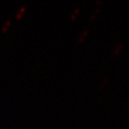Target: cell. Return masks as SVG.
<instances>
[{
  "mask_svg": "<svg viewBox=\"0 0 129 129\" xmlns=\"http://www.w3.org/2000/svg\"><path fill=\"white\" fill-rule=\"evenodd\" d=\"M10 20H8V21L4 24V26L3 27V30H5L6 29V27H7L9 25H10Z\"/></svg>",
  "mask_w": 129,
  "mask_h": 129,
  "instance_id": "7",
  "label": "cell"
},
{
  "mask_svg": "<svg viewBox=\"0 0 129 129\" xmlns=\"http://www.w3.org/2000/svg\"><path fill=\"white\" fill-rule=\"evenodd\" d=\"M87 33H88V31H87V30H85V31H83V33H82V34L80 35L79 41H82V40H83V39L85 38V37L86 36Z\"/></svg>",
  "mask_w": 129,
  "mask_h": 129,
  "instance_id": "3",
  "label": "cell"
},
{
  "mask_svg": "<svg viewBox=\"0 0 129 129\" xmlns=\"http://www.w3.org/2000/svg\"><path fill=\"white\" fill-rule=\"evenodd\" d=\"M123 46H124V44L122 42H121V41L116 42L113 49H112V56H117L119 53L122 50Z\"/></svg>",
  "mask_w": 129,
  "mask_h": 129,
  "instance_id": "1",
  "label": "cell"
},
{
  "mask_svg": "<svg viewBox=\"0 0 129 129\" xmlns=\"http://www.w3.org/2000/svg\"><path fill=\"white\" fill-rule=\"evenodd\" d=\"M25 10H26V7L25 6H23L22 8H20V10H19V11H18L17 13H16V17L17 18H20V16H21V15H23V13H24V11H25Z\"/></svg>",
  "mask_w": 129,
  "mask_h": 129,
  "instance_id": "2",
  "label": "cell"
},
{
  "mask_svg": "<svg viewBox=\"0 0 129 129\" xmlns=\"http://www.w3.org/2000/svg\"><path fill=\"white\" fill-rule=\"evenodd\" d=\"M79 7L76 8V10H75L74 11H73V13H72V16H71V17L72 18V19H74V18L76 17V14L79 13Z\"/></svg>",
  "mask_w": 129,
  "mask_h": 129,
  "instance_id": "4",
  "label": "cell"
},
{
  "mask_svg": "<svg viewBox=\"0 0 129 129\" xmlns=\"http://www.w3.org/2000/svg\"><path fill=\"white\" fill-rule=\"evenodd\" d=\"M107 79H108V77H107H107H105V79L102 81V82H101V84L100 85V88H102V86H104L105 82L107 81Z\"/></svg>",
  "mask_w": 129,
  "mask_h": 129,
  "instance_id": "5",
  "label": "cell"
},
{
  "mask_svg": "<svg viewBox=\"0 0 129 129\" xmlns=\"http://www.w3.org/2000/svg\"><path fill=\"white\" fill-rule=\"evenodd\" d=\"M98 11H99V7H97V9H96V10H94V12H93V14L92 15V16H91V20H93V18L95 17V16H96V14L98 13Z\"/></svg>",
  "mask_w": 129,
  "mask_h": 129,
  "instance_id": "6",
  "label": "cell"
}]
</instances>
